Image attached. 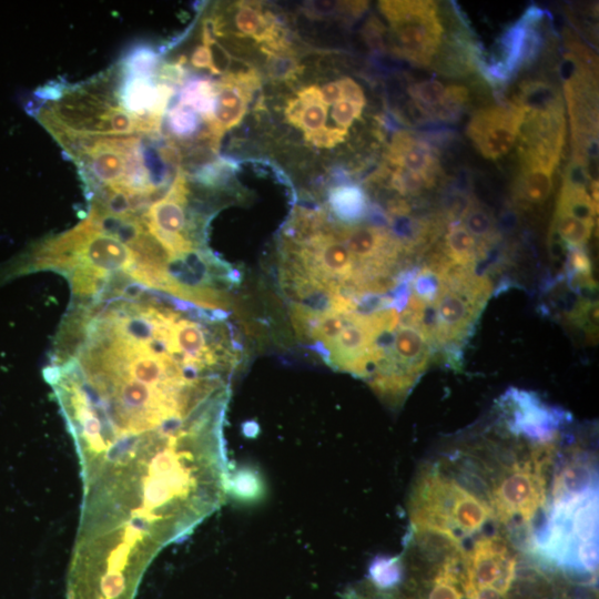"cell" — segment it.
I'll return each instance as SVG.
<instances>
[{
	"mask_svg": "<svg viewBox=\"0 0 599 599\" xmlns=\"http://www.w3.org/2000/svg\"><path fill=\"white\" fill-rule=\"evenodd\" d=\"M436 332L438 344L460 343L470 333L483 305L467 295L446 287L443 283L435 302Z\"/></svg>",
	"mask_w": 599,
	"mask_h": 599,
	"instance_id": "8",
	"label": "cell"
},
{
	"mask_svg": "<svg viewBox=\"0 0 599 599\" xmlns=\"http://www.w3.org/2000/svg\"><path fill=\"white\" fill-rule=\"evenodd\" d=\"M526 112L516 102L493 104L476 111L467 125V135L486 159L508 154L519 140Z\"/></svg>",
	"mask_w": 599,
	"mask_h": 599,
	"instance_id": "4",
	"label": "cell"
},
{
	"mask_svg": "<svg viewBox=\"0 0 599 599\" xmlns=\"http://www.w3.org/2000/svg\"><path fill=\"white\" fill-rule=\"evenodd\" d=\"M542 19V11L529 8L525 14L511 26L497 43L496 52L488 63H484V73L494 81H506L511 78L524 63L531 60L540 44L537 22Z\"/></svg>",
	"mask_w": 599,
	"mask_h": 599,
	"instance_id": "5",
	"label": "cell"
},
{
	"mask_svg": "<svg viewBox=\"0 0 599 599\" xmlns=\"http://www.w3.org/2000/svg\"><path fill=\"white\" fill-rule=\"evenodd\" d=\"M114 82V75H104L100 81L55 90L54 95H42L53 102L38 111V119L52 134L123 136L156 133L159 125L122 106Z\"/></svg>",
	"mask_w": 599,
	"mask_h": 599,
	"instance_id": "1",
	"label": "cell"
},
{
	"mask_svg": "<svg viewBox=\"0 0 599 599\" xmlns=\"http://www.w3.org/2000/svg\"><path fill=\"white\" fill-rule=\"evenodd\" d=\"M461 224L477 240L485 252L486 246L496 238V225L489 211L476 202H469L460 215Z\"/></svg>",
	"mask_w": 599,
	"mask_h": 599,
	"instance_id": "15",
	"label": "cell"
},
{
	"mask_svg": "<svg viewBox=\"0 0 599 599\" xmlns=\"http://www.w3.org/2000/svg\"><path fill=\"white\" fill-rule=\"evenodd\" d=\"M379 9L390 26L393 52L420 67L432 64L445 34L438 4L429 0L382 1Z\"/></svg>",
	"mask_w": 599,
	"mask_h": 599,
	"instance_id": "2",
	"label": "cell"
},
{
	"mask_svg": "<svg viewBox=\"0 0 599 599\" xmlns=\"http://www.w3.org/2000/svg\"><path fill=\"white\" fill-rule=\"evenodd\" d=\"M258 84L254 71L229 74L216 85V101L209 124V138L216 145L222 134L236 126L246 112L252 91Z\"/></svg>",
	"mask_w": 599,
	"mask_h": 599,
	"instance_id": "6",
	"label": "cell"
},
{
	"mask_svg": "<svg viewBox=\"0 0 599 599\" xmlns=\"http://www.w3.org/2000/svg\"><path fill=\"white\" fill-rule=\"evenodd\" d=\"M191 63L196 68H209L212 73L220 74L213 58V51L210 45L203 44L197 47L191 57Z\"/></svg>",
	"mask_w": 599,
	"mask_h": 599,
	"instance_id": "22",
	"label": "cell"
},
{
	"mask_svg": "<svg viewBox=\"0 0 599 599\" xmlns=\"http://www.w3.org/2000/svg\"><path fill=\"white\" fill-rule=\"evenodd\" d=\"M416 108L438 120L454 119L467 102L469 91L464 85H445L435 79L424 80L408 88Z\"/></svg>",
	"mask_w": 599,
	"mask_h": 599,
	"instance_id": "9",
	"label": "cell"
},
{
	"mask_svg": "<svg viewBox=\"0 0 599 599\" xmlns=\"http://www.w3.org/2000/svg\"><path fill=\"white\" fill-rule=\"evenodd\" d=\"M348 322V314L327 313L318 319L312 333V337H315L319 343L324 344L325 348H327Z\"/></svg>",
	"mask_w": 599,
	"mask_h": 599,
	"instance_id": "19",
	"label": "cell"
},
{
	"mask_svg": "<svg viewBox=\"0 0 599 599\" xmlns=\"http://www.w3.org/2000/svg\"><path fill=\"white\" fill-rule=\"evenodd\" d=\"M187 194L185 175L179 169L166 193L141 214L149 232L175 258L199 250L185 213Z\"/></svg>",
	"mask_w": 599,
	"mask_h": 599,
	"instance_id": "3",
	"label": "cell"
},
{
	"mask_svg": "<svg viewBox=\"0 0 599 599\" xmlns=\"http://www.w3.org/2000/svg\"><path fill=\"white\" fill-rule=\"evenodd\" d=\"M170 130L179 138L191 136L199 128L197 113L191 108L177 102L167 114Z\"/></svg>",
	"mask_w": 599,
	"mask_h": 599,
	"instance_id": "18",
	"label": "cell"
},
{
	"mask_svg": "<svg viewBox=\"0 0 599 599\" xmlns=\"http://www.w3.org/2000/svg\"><path fill=\"white\" fill-rule=\"evenodd\" d=\"M436 180L422 173L394 167L389 176V186L402 195H418L433 187Z\"/></svg>",
	"mask_w": 599,
	"mask_h": 599,
	"instance_id": "17",
	"label": "cell"
},
{
	"mask_svg": "<svg viewBox=\"0 0 599 599\" xmlns=\"http://www.w3.org/2000/svg\"><path fill=\"white\" fill-rule=\"evenodd\" d=\"M384 26L375 17H373L364 28V37L373 49L380 50L384 48Z\"/></svg>",
	"mask_w": 599,
	"mask_h": 599,
	"instance_id": "21",
	"label": "cell"
},
{
	"mask_svg": "<svg viewBox=\"0 0 599 599\" xmlns=\"http://www.w3.org/2000/svg\"><path fill=\"white\" fill-rule=\"evenodd\" d=\"M215 101L216 85L207 79H193L184 84L179 102L209 122L215 109Z\"/></svg>",
	"mask_w": 599,
	"mask_h": 599,
	"instance_id": "14",
	"label": "cell"
},
{
	"mask_svg": "<svg viewBox=\"0 0 599 599\" xmlns=\"http://www.w3.org/2000/svg\"><path fill=\"white\" fill-rule=\"evenodd\" d=\"M328 205L335 216L346 223L362 220L368 211L366 194L356 184L334 186L328 193Z\"/></svg>",
	"mask_w": 599,
	"mask_h": 599,
	"instance_id": "12",
	"label": "cell"
},
{
	"mask_svg": "<svg viewBox=\"0 0 599 599\" xmlns=\"http://www.w3.org/2000/svg\"><path fill=\"white\" fill-rule=\"evenodd\" d=\"M444 252L451 263L465 267H475L481 254L477 240L461 223L455 221L447 227Z\"/></svg>",
	"mask_w": 599,
	"mask_h": 599,
	"instance_id": "13",
	"label": "cell"
},
{
	"mask_svg": "<svg viewBox=\"0 0 599 599\" xmlns=\"http://www.w3.org/2000/svg\"><path fill=\"white\" fill-rule=\"evenodd\" d=\"M387 161L393 167L436 179L440 172L436 149L426 139L406 130L397 131L393 135L387 151Z\"/></svg>",
	"mask_w": 599,
	"mask_h": 599,
	"instance_id": "10",
	"label": "cell"
},
{
	"mask_svg": "<svg viewBox=\"0 0 599 599\" xmlns=\"http://www.w3.org/2000/svg\"><path fill=\"white\" fill-rule=\"evenodd\" d=\"M332 105L333 108L331 116L336 123V128L345 132H348V129L352 126L355 120L361 119L363 109L365 106L349 100L344 93L343 97Z\"/></svg>",
	"mask_w": 599,
	"mask_h": 599,
	"instance_id": "20",
	"label": "cell"
},
{
	"mask_svg": "<svg viewBox=\"0 0 599 599\" xmlns=\"http://www.w3.org/2000/svg\"><path fill=\"white\" fill-rule=\"evenodd\" d=\"M520 167L515 185V196L526 206L544 204L552 190L557 165L547 159L519 151Z\"/></svg>",
	"mask_w": 599,
	"mask_h": 599,
	"instance_id": "11",
	"label": "cell"
},
{
	"mask_svg": "<svg viewBox=\"0 0 599 599\" xmlns=\"http://www.w3.org/2000/svg\"><path fill=\"white\" fill-rule=\"evenodd\" d=\"M593 226L595 223L555 213L551 233L556 234L567 247H583L591 236Z\"/></svg>",
	"mask_w": 599,
	"mask_h": 599,
	"instance_id": "16",
	"label": "cell"
},
{
	"mask_svg": "<svg viewBox=\"0 0 599 599\" xmlns=\"http://www.w3.org/2000/svg\"><path fill=\"white\" fill-rule=\"evenodd\" d=\"M327 105L323 103L319 88L315 84L304 87L296 93V99L290 101L286 109L288 120L297 125L305 138L318 148H333L344 142L347 132L327 130Z\"/></svg>",
	"mask_w": 599,
	"mask_h": 599,
	"instance_id": "7",
	"label": "cell"
}]
</instances>
